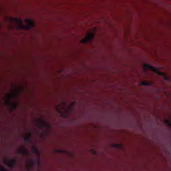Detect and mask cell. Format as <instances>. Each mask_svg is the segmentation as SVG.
Here are the masks:
<instances>
[{"label":"cell","mask_w":171,"mask_h":171,"mask_svg":"<svg viewBox=\"0 0 171 171\" xmlns=\"http://www.w3.org/2000/svg\"><path fill=\"white\" fill-rule=\"evenodd\" d=\"M7 20L12 26L22 30H29L34 26V21L31 20H26L22 21L18 18H15V17H8V18H7Z\"/></svg>","instance_id":"obj_1"},{"label":"cell","mask_w":171,"mask_h":171,"mask_svg":"<svg viewBox=\"0 0 171 171\" xmlns=\"http://www.w3.org/2000/svg\"><path fill=\"white\" fill-rule=\"evenodd\" d=\"M74 103H67L62 102L56 106V110L58 112L60 115L63 117H67L69 116L70 112L73 108Z\"/></svg>","instance_id":"obj_2"},{"label":"cell","mask_w":171,"mask_h":171,"mask_svg":"<svg viewBox=\"0 0 171 171\" xmlns=\"http://www.w3.org/2000/svg\"><path fill=\"white\" fill-rule=\"evenodd\" d=\"M34 124L36 128H38L39 129H45L48 130L49 128V124L45 122V120H42L41 118H36L34 120Z\"/></svg>","instance_id":"obj_3"},{"label":"cell","mask_w":171,"mask_h":171,"mask_svg":"<svg viewBox=\"0 0 171 171\" xmlns=\"http://www.w3.org/2000/svg\"><path fill=\"white\" fill-rule=\"evenodd\" d=\"M21 90V88H17L15 89V90H12L10 92H9L8 94H7L5 96V102H6V104H8L12 99L16 98V96L19 94Z\"/></svg>","instance_id":"obj_4"},{"label":"cell","mask_w":171,"mask_h":171,"mask_svg":"<svg viewBox=\"0 0 171 171\" xmlns=\"http://www.w3.org/2000/svg\"><path fill=\"white\" fill-rule=\"evenodd\" d=\"M94 32H95V29L88 31L87 32L86 35H85V37L81 40V43H82V44H87V43L91 42L94 38Z\"/></svg>","instance_id":"obj_5"},{"label":"cell","mask_w":171,"mask_h":171,"mask_svg":"<svg viewBox=\"0 0 171 171\" xmlns=\"http://www.w3.org/2000/svg\"><path fill=\"white\" fill-rule=\"evenodd\" d=\"M143 67H144V68L146 69V70L152 71V72H155V73H156V74H158V75H160V76H163L164 78H166V79H168V77L166 76V75L165 74H164V73H162V72H160V71H158L157 69H156V68H155L154 67H152V66H151L148 65V64H144V65H143Z\"/></svg>","instance_id":"obj_6"},{"label":"cell","mask_w":171,"mask_h":171,"mask_svg":"<svg viewBox=\"0 0 171 171\" xmlns=\"http://www.w3.org/2000/svg\"><path fill=\"white\" fill-rule=\"evenodd\" d=\"M3 162H4L5 165H6L8 166L12 167V166H13L14 165H15L16 161H15V160L3 158Z\"/></svg>","instance_id":"obj_7"},{"label":"cell","mask_w":171,"mask_h":171,"mask_svg":"<svg viewBox=\"0 0 171 171\" xmlns=\"http://www.w3.org/2000/svg\"><path fill=\"white\" fill-rule=\"evenodd\" d=\"M17 152L19 153V154L24 155L27 154V149L24 147V146H21V147H20L18 148L17 149Z\"/></svg>","instance_id":"obj_8"},{"label":"cell","mask_w":171,"mask_h":171,"mask_svg":"<svg viewBox=\"0 0 171 171\" xmlns=\"http://www.w3.org/2000/svg\"><path fill=\"white\" fill-rule=\"evenodd\" d=\"M31 166H32V162L30 161V160H29V161H27L26 162V167L27 169H30Z\"/></svg>","instance_id":"obj_9"},{"label":"cell","mask_w":171,"mask_h":171,"mask_svg":"<svg viewBox=\"0 0 171 171\" xmlns=\"http://www.w3.org/2000/svg\"><path fill=\"white\" fill-rule=\"evenodd\" d=\"M30 136H31V134L30 133H27V134H26L24 135V137L25 138V139H26V140H28V139L30 138Z\"/></svg>","instance_id":"obj_10"}]
</instances>
